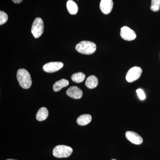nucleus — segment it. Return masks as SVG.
I'll use <instances>...</instances> for the list:
<instances>
[{"instance_id":"nucleus-1","label":"nucleus","mask_w":160,"mask_h":160,"mask_svg":"<svg viewBox=\"0 0 160 160\" xmlns=\"http://www.w3.org/2000/svg\"><path fill=\"white\" fill-rule=\"evenodd\" d=\"M17 78L20 86L23 89H28L31 87L32 84L31 76L29 72L26 69H19L17 72Z\"/></svg>"},{"instance_id":"nucleus-2","label":"nucleus","mask_w":160,"mask_h":160,"mask_svg":"<svg viewBox=\"0 0 160 160\" xmlns=\"http://www.w3.org/2000/svg\"><path fill=\"white\" fill-rule=\"evenodd\" d=\"M96 44L89 41H82L76 46L77 51L82 54L90 55L93 54L96 50Z\"/></svg>"},{"instance_id":"nucleus-3","label":"nucleus","mask_w":160,"mask_h":160,"mask_svg":"<svg viewBox=\"0 0 160 160\" xmlns=\"http://www.w3.org/2000/svg\"><path fill=\"white\" fill-rule=\"evenodd\" d=\"M72 148L65 145H59L56 146L52 151L53 156L57 158H68L72 153Z\"/></svg>"},{"instance_id":"nucleus-4","label":"nucleus","mask_w":160,"mask_h":160,"mask_svg":"<svg viewBox=\"0 0 160 160\" xmlns=\"http://www.w3.org/2000/svg\"><path fill=\"white\" fill-rule=\"evenodd\" d=\"M44 22L40 18H37L32 23L31 27V32L36 38H38L42 36L44 32Z\"/></svg>"},{"instance_id":"nucleus-5","label":"nucleus","mask_w":160,"mask_h":160,"mask_svg":"<svg viewBox=\"0 0 160 160\" xmlns=\"http://www.w3.org/2000/svg\"><path fill=\"white\" fill-rule=\"evenodd\" d=\"M142 72V68L138 66H134L131 68L127 72L126 80L128 82H132L138 79Z\"/></svg>"},{"instance_id":"nucleus-6","label":"nucleus","mask_w":160,"mask_h":160,"mask_svg":"<svg viewBox=\"0 0 160 160\" xmlns=\"http://www.w3.org/2000/svg\"><path fill=\"white\" fill-rule=\"evenodd\" d=\"M120 35L123 39L128 41H132L137 37L135 32L127 26H123L121 28Z\"/></svg>"},{"instance_id":"nucleus-7","label":"nucleus","mask_w":160,"mask_h":160,"mask_svg":"<svg viewBox=\"0 0 160 160\" xmlns=\"http://www.w3.org/2000/svg\"><path fill=\"white\" fill-rule=\"evenodd\" d=\"M64 64L61 62H51L46 63L43 67L44 71L49 73L55 72L62 69Z\"/></svg>"},{"instance_id":"nucleus-8","label":"nucleus","mask_w":160,"mask_h":160,"mask_svg":"<svg viewBox=\"0 0 160 160\" xmlns=\"http://www.w3.org/2000/svg\"><path fill=\"white\" fill-rule=\"evenodd\" d=\"M126 137L130 142L135 145H141L143 142L142 138L134 132L130 131L126 132Z\"/></svg>"},{"instance_id":"nucleus-9","label":"nucleus","mask_w":160,"mask_h":160,"mask_svg":"<svg viewBox=\"0 0 160 160\" xmlns=\"http://www.w3.org/2000/svg\"><path fill=\"white\" fill-rule=\"evenodd\" d=\"M66 94L69 97L75 99H79L82 96L83 92L82 90L77 86H71L67 89Z\"/></svg>"},{"instance_id":"nucleus-10","label":"nucleus","mask_w":160,"mask_h":160,"mask_svg":"<svg viewBox=\"0 0 160 160\" xmlns=\"http://www.w3.org/2000/svg\"><path fill=\"white\" fill-rule=\"evenodd\" d=\"M112 0H101L100 8L104 14H108L110 13L113 8Z\"/></svg>"},{"instance_id":"nucleus-11","label":"nucleus","mask_w":160,"mask_h":160,"mask_svg":"<svg viewBox=\"0 0 160 160\" xmlns=\"http://www.w3.org/2000/svg\"><path fill=\"white\" fill-rule=\"evenodd\" d=\"M98 80L94 75H91L87 78L86 80L85 85L87 88L90 89H94L98 86Z\"/></svg>"},{"instance_id":"nucleus-12","label":"nucleus","mask_w":160,"mask_h":160,"mask_svg":"<svg viewBox=\"0 0 160 160\" xmlns=\"http://www.w3.org/2000/svg\"><path fill=\"white\" fill-rule=\"evenodd\" d=\"M92 121V117L89 114H84L80 116L77 120V122L80 126H86Z\"/></svg>"},{"instance_id":"nucleus-13","label":"nucleus","mask_w":160,"mask_h":160,"mask_svg":"<svg viewBox=\"0 0 160 160\" xmlns=\"http://www.w3.org/2000/svg\"><path fill=\"white\" fill-rule=\"evenodd\" d=\"M69 82L67 80L62 79L57 81L54 83L53 86V90L55 92L60 91L64 87H66L69 85Z\"/></svg>"},{"instance_id":"nucleus-14","label":"nucleus","mask_w":160,"mask_h":160,"mask_svg":"<svg viewBox=\"0 0 160 160\" xmlns=\"http://www.w3.org/2000/svg\"><path fill=\"white\" fill-rule=\"evenodd\" d=\"M49 115V112L46 107H42L38 110L36 115V119L38 121H44Z\"/></svg>"},{"instance_id":"nucleus-15","label":"nucleus","mask_w":160,"mask_h":160,"mask_svg":"<svg viewBox=\"0 0 160 160\" xmlns=\"http://www.w3.org/2000/svg\"><path fill=\"white\" fill-rule=\"evenodd\" d=\"M67 9L70 14L75 15L77 13L78 8L77 4L72 0H69L67 2Z\"/></svg>"},{"instance_id":"nucleus-16","label":"nucleus","mask_w":160,"mask_h":160,"mask_svg":"<svg viewBox=\"0 0 160 160\" xmlns=\"http://www.w3.org/2000/svg\"><path fill=\"white\" fill-rule=\"evenodd\" d=\"M86 78V75L82 72H77L72 74L71 77L72 80L76 83H81L83 82Z\"/></svg>"},{"instance_id":"nucleus-17","label":"nucleus","mask_w":160,"mask_h":160,"mask_svg":"<svg viewBox=\"0 0 160 160\" xmlns=\"http://www.w3.org/2000/svg\"><path fill=\"white\" fill-rule=\"evenodd\" d=\"M160 9V0H152L150 9L153 12H158Z\"/></svg>"},{"instance_id":"nucleus-18","label":"nucleus","mask_w":160,"mask_h":160,"mask_svg":"<svg viewBox=\"0 0 160 160\" xmlns=\"http://www.w3.org/2000/svg\"><path fill=\"white\" fill-rule=\"evenodd\" d=\"M8 15L2 11H0V25L6 23L8 20Z\"/></svg>"},{"instance_id":"nucleus-19","label":"nucleus","mask_w":160,"mask_h":160,"mask_svg":"<svg viewBox=\"0 0 160 160\" xmlns=\"http://www.w3.org/2000/svg\"><path fill=\"white\" fill-rule=\"evenodd\" d=\"M136 92L140 100H143L146 99V95L142 89H138L136 90Z\"/></svg>"},{"instance_id":"nucleus-20","label":"nucleus","mask_w":160,"mask_h":160,"mask_svg":"<svg viewBox=\"0 0 160 160\" xmlns=\"http://www.w3.org/2000/svg\"><path fill=\"white\" fill-rule=\"evenodd\" d=\"M12 1L15 4H19V3H21L22 2L23 0H12Z\"/></svg>"},{"instance_id":"nucleus-21","label":"nucleus","mask_w":160,"mask_h":160,"mask_svg":"<svg viewBox=\"0 0 160 160\" xmlns=\"http://www.w3.org/2000/svg\"><path fill=\"white\" fill-rule=\"evenodd\" d=\"M6 160H17L12 159H7Z\"/></svg>"},{"instance_id":"nucleus-22","label":"nucleus","mask_w":160,"mask_h":160,"mask_svg":"<svg viewBox=\"0 0 160 160\" xmlns=\"http://www.w3.org/2000/svg\"><path fill=\"white\" fill-rule=\"evenodd\" d=\"M117 160L116 159H112V160Z\"/></svg>"}]
</instances>
